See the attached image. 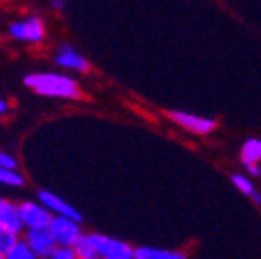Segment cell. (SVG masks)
I'll list each match as a JSON object with an SVG mask.
<instances>
[{"instance_id": "1", "label": "cell", "mask_w": 261, "mask_h": 259, "mask_svg": "<svg viewBox=\"0 0 261 259\" xmlns=\"http://www.w3.org/2000/svg\"><path fill=\"white\" fill-rule=\"evenodd\" d=\"M23 83L40 95L46 98H58V100H77L81 98L79 83L62 73H31L25 75Z\"/></svg>"}, {"instance_id": "2", "label": "cell", "mask_w": 261, "mask_h": 259, "mask_svg": "<svg viewBox=\"0 0 261 259\" xmlns=\"http://www.w3.org/2000/svg\"><path fill=\"white\" fill-rule=\"evenodd\" d=\"M89 239L102 259H133L135 257V249L116 237L102 235V232H89Z\"/></svg>"}, {"instance_id": "3", "label": "cell", "mask_w": 261, "mask_h": 259, "mask_svg": "<svg viewBox=\"0 0 261 259\" xmlns=\"http://www.w3.org/2000/svg\"><path fill=\"white\" fill-rule=\"evenodd\" d=\"M9 36L17 42H27V44H40L46 38V27L40 17H25L19 21H13L9 25Z\"/></svg>"}, {"instance_id": "4", "label": "cell", "mask_w": 261, "mask_h": 259, "mask_svg": "<svg viewBox=\"0 0 261 259\" xmlns=\"http://www.w3.org/2000/svg\"><path fill=\"white\" fill-rule=\"evenodd\" d=\"M168 118L174 124H178L180 128H185V131H189V133H195V135H210L218 126V122L214 118L191 114V112H185V110H172V112H168Z\"/></svg>"}, {"instance_id": "5", "label": "cell", "mask_w": 261, "mask_h": 259, "mask_svg": "<svg viewBox=\"0 0 261 259\" xmlns=\"http://www.w3.org/2000/svg\"><path fill=\"white\" fill-rule=\"evenodd\" d=\"M52 235L56 239L58 245H71L75 247V243L83 237V228H81V220L69 218V216H54L50 222Z\"/></svg>"}, {"instance_id": "6", "label": "cell", "mask_w": 261, "mask_h": 259, "mask_svg": "<svg viewBox=\"0 0 261 259\" xmlns=\"http://www.w3.org/2000/svg\"><path fill=\"white\" fill-rule=\"evenodd\" d=\"M23 239L29 243V247L34 249L42 259H48V255L58 245L56 239H54V235H52L50 226H40V228H25Z\"/></svg>"}, {"instance_id": "7", "label": "cell", "mask_w": 261, "mask_h": 259, "mask_svg": "<svg viewBox=\"0 0 261 259\" xmlns=\"http://www.w3.org/2000/svg\"><path fill=\"white\" fill-rule=\"evenodd\" d=\"M19 210H21V218H23V224L25 228H40V226H50L54 214L40 201H23L19 203Z\"/></svg>"}, {"instance_id": "8", "label": "cell", "mask_w": 261, "mask_h": 259, "mask_svg": "<svg viewBox=\"0 0 261 259\" xmlns=\"http://www.w3.org/2000/svg\"><path fill=\"white\" fill-rule=\"evenodd\" d=\"M54 62L60 69L67 71H75V73H85L89 69V62L85 60V56H81L71 44H62L54 56Z\"/></svg>"}, {"instance_id": "9", "label": "cell", "mask_w": 261, "mask_h": 259, "mask_svg": "<svg viewBox=\"0 0 261 259\" xmlns=\"http://www.w3.org/2000/svg\"><path fill=\"white\" fill-rule=\"evenodd\" d=\"M38 199H40L54 216H69V218L81 220V214H79L71 203H67L62 197L54 195V193H50V191H40V193H38Z\"/></svg>"}, {"instance_id": "10", "label": "cell", "mask_w": 261, "mask_h": 259, "mask_svg": "<svg viewBox=\"0 0 261 259\" xmlns=\"http://www.w3.org/2000/svg\"><path fill=\"white\" fill-rule=\"evenodd\" d=\"M0 224L7 226V228L15 230V232H25V224L21 218V210L19 203L9 201V199H0Z\"/></svg>"}, {"instance_id": "11", "label": "cell", "mask_w": 261, "mask_h": 259, "mask_svg": "<svg viewBox=\"0 0 261 259\" xmlns=\"http://www.w3.org/2000/svg\"><path fill=\"white\" fill-rule=\"evenodd\" d=\"M133 259H187L185 253L172 249H158V247H137Z\"/></svg>"}, {"instance_id": "12", "label": "cell", "mask_w": 261, "mask_h": 259, "mask_svg": "<svg viewBox=\"0 0 261 259\" xmlns=\"http://www.w3.org/2000/svg\"><path fill=\"white\" fill-rule=\"evenodd\" d=\"M241 160H243V164H259L261 162V139L257 137H251L243 143L241 147Z\"/></svg>"}, {"instance_id": "13", "label": "cell", "mask_w": 261, "mask_h": 259, "mask_svg": "<svg viewBox=\"0 0 261 259\" xmlns=\"http://www.w3.org/2000/svg\"><path fill=\"white\" fill-rule=\"evenodd\" d=\"M232 185L243 193L245 197H251L255 203H261V195H259V191L255 189L253 180L245 174H232Z\"/></svg>"}, {"instance_id": "14", "label": "cell", "mask_w": 261, "mask_h": 259, "mask_svg": "<svg viewBox=\"0 0 261 259\" xmlns=\"http://www.w3.org/2000/svg\"><path fill=\"white\" fill-rule=\"evenodd\" d=\"M75 251H77V259H102L100 253H97V249L93 247L89 235L83 232V237L75 243Z\"/></svg>"}, {"instance_id": "15", "label": "cell", "mask_w": 261, "mask_h": 259, "mask_svg": "<svg viewBox=\"0 0 261 259\" xmlns=\"http://www.w3.org/2000/svg\"><path fill=\"white\" fill-rule=\"evenodd\" d=\"M5 259H42V257L29 247L25 239H19V243L5 255Z\"/></svg>"}, {"instance_id": "16", "label": "cell", "mask_w": 261, "mask_h": 259, "mask_svg": "<svg viewBox=\"0 0 261 259\" xmlns=\"http://www.w3.org/2000/svg\"><path fill=\"white\" fill-rule=\"evenodd\" d=\"M19 239H21L19 232H15V230H11V228H7V226L0 224V255H7L19 243Z\"/></svg>"}, {"instance_id": "17", "label": "cell", "mask_w": 261, "mask_h": 259, "mask_svg": "<svg viewBox=\"0 0 261 259\" xmlns=\"http://www.w3.org/2000/svg\"><path fill=\"white\" fill-rule=\"evenodd\" d=\"M23 183H25V178L21 176V172L0 166V185H5V187H23Z\"/></svg>"}, {"instance_id": "18", "label": "cell", "mask_w": 261, "mask_h": 259, "mask_svg": "<svg viewBox=\"0 0 261 259\" xmlns=\"http://www.w3.org/2000/svg\"><path fill=\"white\" fill-rule=\"evenodd\" d=\"M48 259H77V251L71 245H56Z\"/></svg>"}, {"instance_id": "19", "label": "cell", "mask_w": 261, "mask_h": 259, "mask_svg": "<svg viewBox=\"0 0 261 259\" xmlns=\"http://www.w3.org/2000/svg\"><path fill=\"white\" fill-rule=\"evenodd\" d=\"M0 166L17 170V158L13 153H9V151H0Z\"/></svg>"}, {"instance_id": "20", "label": "cell", "mask_w": 261, "mask_h": 259, "mask_svg": "<svg viewBox=\"0 0 261 259\" xmlns=\"http://www.w3.org/2000/svg\"><path fill=\"white\" fill-rule=\"evenodd\" d=\"M245 168H247V174H249V176H259V174H261L259 164H247Z\"/></svg>"}, {"instance_id": "21", "label": "cell", "mask_w": 261, "mask_h": 259, "mask_svg": "<svg viewBox=\"0 0 261 259\" xmlns=\"http://www.w3.org/2000/svg\"><path fill=\"white\" fill-rule=\"evenodd\" d=\"M9 112V102L0 98V114H7Z\"/></svg>"}, {"instance_id": "22", "label": "cell", "mask_w": 261, "mask_h": 259, "mask_svg": "<svg viewBox=\"0 0 261 259\" xmlns=\"http://www.w3.org/2000/svg\"><path fill=\"white\" fill-rule=\"evenodd\" d=\"M52 9L62 11V9H64V0H52Z\"/></svg>"}, {"instance_id": "23", "label": "cell", "mask_w": 261, "mask_h": 259, "mask_svg": "<svg viewBox=\"0 0 261 259\" xmlns=\"http://www.w3.org/2000/svg\"><path fill=\"white\" fill-rule=\"evenodd\" d=\"M0 259H5V255H0Z\"/></svg>"}]
</instances>
